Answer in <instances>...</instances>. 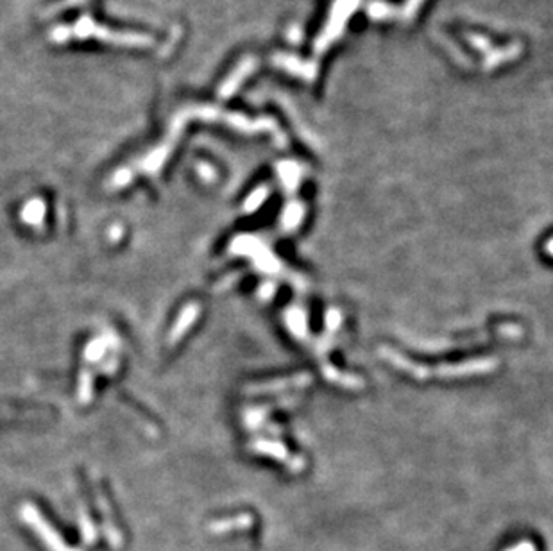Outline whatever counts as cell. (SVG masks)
Instances as JSON below:
<instances>
[{
    "label": "cell",
    "mask_w": 553,
    "mask_h": 551,
    "mask_svg": "<svg viewBox=\"0 0 553 551\" xmlns=\"http://www.w3.org/2000/svg\"><path fill=\"white\" fill-rule=\"evenodd\" d=\"M101 39L106 44L120 45V47H151L154 39L145 32L113 31L110 27L95 23L92 18L81 17L74 26H57L50 31V39L56 44H65L68 39Z\"/></svg>",
    "instance_id": "1"
},
{
    "label": "cell",
    "mask_w": 553,
    "mask_h": 551,
    "mask_svg": "<svg viewBox=\"0 0 553 551\" xmlns=\"http://www.w3.org/2000/svg\"><path fill=\"white\" fill-rule=\"evenodd\" d=\"M509 551H536V546H534L532 543H521V544H518V546L510 548Z\"/></svg>",
    "instance_id": "4"
},
{
    "label": "cell",
    "mask_w": 553,
    "mask_h": 551,
    "mask_svg": "<svg viewBox=\"0 0 553 551\" xmlns=\"http://www.w3.org/2000/svg\"><path fill=\"white\" fill-rule=\"evenodd\" d=\"M83 2H86V0H63V2H59V4L56 6V8H52L50 11L52 13H56V11H61V9H66V8H75V6H81Z\"/></svg>",
    "instance_id": "3"
},
{
    "label": "cell",
    "mask_w": 553,
    "mask_h": 551,
    "mask_svg": "<svg viewBox=\"0 0 553 551\" xmlns=\"http://www.w3.org/2000/svg\"><path fill=\"white\" fill-rule=\"evenodd\" d=\"M249 66H251L249 63H242L237 70L233 72L231 77L226 79V83L220 86V92H219L220 97H229L233 92H235V90H237V86L240 84V81L244 79V75H246L247 70H249Z\"/></svg>",
    "instance_id": "2"
}]
</instances>
